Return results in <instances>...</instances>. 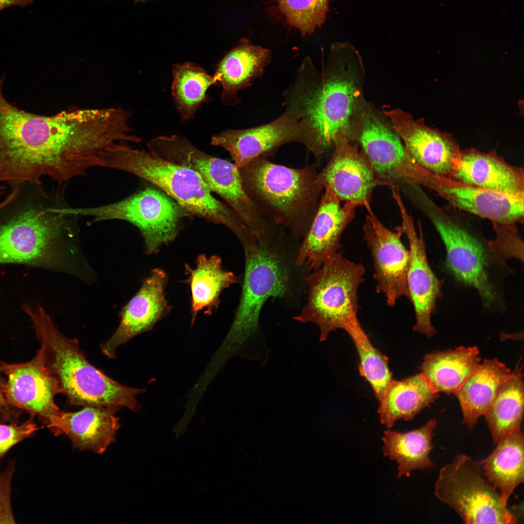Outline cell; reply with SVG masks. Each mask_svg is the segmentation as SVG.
Returning a JSON list of instances; mask_svg holds the SVG:
<instances>
[{
    "mask_svg": "<svg viewBox=\"0 0 524 524\" xmlns=\"http://www.w3.org/2000/svg\"><path fill=\"white\" fill-rule=\"evenodd\" d=\"M362 58L350 44L332 45L321 69L309 57L297 69L283 94L285 111L298 121L316 157L333 148L336 135L351 140L354 122L365 99Z\"/></svg>",
    "mask_w": 524,
    "mask_h": 524,
    "instance_id": "1",
    "label": "cell"
},
{
    "mask_svg": "<svg viewBox=\"0 0 524 524\" xmlns=\"http://www.w3.org/2000/svg\"><path fill=\"white\" fill-rule=\"evenodd\" d=\"M40 348L45 369L54 379L59 393L70 405L101 407L119 410L139 409L136 396L145 389L128 387L110 378L91 364L80 349L78 341L63 335L42 307L25 306Z\"/></svg>",
    "mask_w": 524,
    "mask_h": 524,
    "instance_id": "2",
    "label": "cell"
},
{
    "mask_svg": "<svg viewBox=\"0 0 524 524\" xmlns=\"http://www.w3.org/2000/svg\"><path fill=\"white\" fill-rule=\"evenodd\" d=\"M412 201L430 219L444 244L447 272L458 283L477 291L485 311H506L505 280L512 270L497 254L491 241L451 217L423 191L414 195Z\"/></svg>",
    "mask_w": 524,
    "mask_h": 524,
    "instance_id": "3",
    "label": "cell"
},
{
    "mask_svg": "<svg viewBox=\"0 0 524 524\" xmlns=\"http://www.w3.org/2000/svg\"><path fill=\"white\" fill-rule=\"evenodd\" d=\"M127 143L115 145L100 157L103 167L137 176L158 187L191 214L224 225L240 242L251 232L226 203L216 199L200 176L194 170L135 149Z\"/></svg>",
    "mask_w": 524,
    "mask_h": 524,
    "instance_id": "4",
    "label": "cell"
},
{
    "mask_svg": "<svg viewBox=\"0 0 524 524\" xmlns=\"http://www.w3.org/2000/svg\"><path fill=\"white\" fill-rule=\"evenodd\" d=\"M239 170L244 189L256 207L296 238L303 239L324 190L318 181L316 166L290 168L258 158Z\"/></svg>",
    "mask_w": 524,
    "mask_h": 524,
    "instance_id": "5",
    "label": "cell"
},
{
    "mask_svg": "<svg viewBox=\"0 0 524 524\" xmlns=\"http://www.w3.org/2000/svg\"><path fill=\"white\" fill-rule=\"evenodd\" d=\"M62 215L31 209L0 226V265L22 263L53 268L82 277L80 248Z\"/></svg>",
    "mask_w": 524,
    "mask_h": 524,
    "instance_id": "6",
    "label": "cell"
},
{
    "mask_svg": "<svg viewBox=\"0 0 524 524\" xmlns=\"http://www.w3.org/2000/svg\"><path fill=\"white\" fill-rule=\"evenodd\" d=\"M281 240L258 243L245 252V272L242 292L234 319L226 339L232 351L248 348L250 356L257 354L252 342L257 335L259 316L270 297H283L290 282V269L280 244Z\"/></svg>",
    "mask_w": 524,
    "mask_h": 524,
    "instance_id": "7",
    "label": "cell"
},
{
    "mask_svg": "<svg viewBox=\"0 0 524 524\" xmlns=\"http://www.w3.org/2000/svg\"><path fill=\"white\" fill-rule=\"evenodd\" d=\"M365 269L361 262L348 259L339 251L318 270L307 276L309 296L301 313L293 318L302 323L311 322L320 330V341L344 329L357 318L358 289L364 281Z\"/></svg>",
    "mask_w": 524,
    "mask_h": 524,
    "instance_id": "8",
    "label": "cell"
},
{
    "mask_svg": "<svg viewBox=\"0 0 524 524\" xmlns=\"http://www.w3.org/2000/svg\"><path fill=\"white\" fill-rule=\"evenodd\" d=\"M434 493L466 524H516L499 492L484 476L481 462L457 455L440 470Z\"/></svg>",
    "mask_w": 524,
    "mask_h": 524,
    "instance_id": "9",
    "label": "cell"
},
{
    "mask_svg": "<svg viewBox=\"0 0 524 524\" xmlns=\"http://www.w3.org/2000/svg\"><path fill=\"white\" fill-rule=\"evenodd\" d=\"M64 216L93 217V222L110 219L130 222L140 230L146 252L158 253L164 245L178 236L180 221L189 213L170 196L153 188H147L120 201L99 207L59 208Z\"/></svg>",
    "mask_w": 524,
    "mask_h": 524,
    "instance_id": "10",
    "label": "cell"
},
{
    "mask_svg": "<svg viewBox=\"0 0 524 524\" xmlns=\"http://www.w3.org/2000/svg\"><path fill=\"white\" fill-rule=\"evenodd\" d=\"M351 140L359 145L384 186H421L427 170L409 153L389 118L366 99L355 119Z\"/></svg>",
    "mask_w": 524,
    "mask_h": 524,
    "instance_id": "11",
    "label": "cell"
},
{
    "mask_svg": "<svg viewBox=\"0 0 524 524\" xmlns=\"http://www.w3.org/2000/svg\"><path fill=\"white\" fill-rule=\"evenodd\" d=\"M149 151L164 160L196 172L212 192L220 196L242 219L251 216L255 206L243 185L238 167L199 150L184 137L160 136L147 143Z\"/></svg>",
    "mask_w": 524,
    "mask_h": 524,
    "instance_id": "12",
    "label": "cell"
},
{
    "mask_svg": "<svg viewBox=\"0 0 524 524\" xmlns=\"http://www.w3.org/2000/svg\"><path fill=\"white\" fill-rule=\"evenodd\" d=\"M363 226V239L371 253L374 267L376 292L383 294L389 307L402 297L410 299L407 275L410 253L402 243L399 228L393 231L376 216L371 206Z\"/></svg>",
    "mask_w": 524,
    "mask_h": 524,
    "instance_id": "13",
    "label": "cell"
},
{
    "mask_svg": "<svg viewBox=\"0 0 524 524\" xmlns=\"http://www.w3.org/2000/svg\"><path fill=\"white\" fill-rule=\"evenodd\" d=\"M393 198L401 217L402 225L399 229L406 235L409 246L410 261L407 283L409 300L413 305L415 317L413 331L430 338L436 333L431 318L436 311L437 301L442 296L444 280L436 277L429 265L419 222L417 232L413 218L408 212L401 195L396 193Z\"/></svg>",
    "mask_w": 524,
    "mask_h": 524,
    "instance_id": "14",
    "label": "cell"
},
{
    "mask_svg": "<svg viewBox=\"0 0 524 524\" xmlns=\"http://www.w3.org/2000/svg\"><path fill=\"white\" fill-rule=\"evenodd\" d=\"M382 112L389 118L405 147L423 168L436 175L453 179L460 160L461 149L450 133L426 125L401 109Z\"/></svg>",
    "mask_w": 524,
    "mask_h": 524,
    "instance_id": "15",
    "label": "cell"
},
{
    "mask_svg": "<svg viewBox=\"0 0 524 524\" xmlns=\"http://www.w3.org/2000/svg\"><path fill=\"white\" fill-rule=\"evenodd\" d=\"M333 148L329 161L318 172V182L330 188L341 201L358 207L370 205L375 189L384 184L364 153L342 133L336 135Z\"/></svg>",
    "mask_w": 524,
    "mask_h": 524,
    "instance_id": "16",
    "label": "cell"
},
{
    "mask_svg": "<svg viewBox=\"0 0 524 524\" xmlns=\"http://www.w3.org/2000/svg\"><path fill=\"white\" fill-rule=\"evenodd\" d=\"M0 370L7 378L1 387L9 404L27 411L30 417L37 416L48 428L62 411L54 400L59 393L56 384L39 355L37 353L32 360L23 363L0 361Z\"/></svg>",
    "mask_w": 524,
    "mask_h": 524,
    "instance_id": "17",
    "label": "cell"
},
{
    "mask_svg": "<svg viewBox=\"0 0 524 524\" xmlns=\"http://www.w3.org/2000/svg\"><path fill=\"white\" fill-rule=\"evenodd\" d=\"M291 142L301 143L309 149V139L297 119L285 111L267 124L223 131L212 137L210 144L227 150L239 168L255 159L272 156L280 147Z\"/></svg>",
    "mask_w": 524,
    "mask_h": 524,
    "instance_id": "18",
    "label": "cell"
},
{
    "mask_svg": "<svg viewBox=\"0 0 524 524\" xmlns=\"http://www.w3.org/2000/svg\"><path fill=\"white\" fill-rule=\"evenodd\" d=\"M451 206L492 222L515 225L524 219V197H517L469 185L428 172L423 185Z\"/></svg>",
    "mask_w": 524,
    "mask_h": 524,
    "instance_id": "19",
    "label": "cell"
},
{
    "mask_svg": "<svg viewBox=\"0 0 524 524\" xmlns=\"http://www.w3.org/2000/svg\"><path fill=\"white\" fill-rule=\"evenodd\" d=\"M331 189L324 187L317 212L303 238L295 264H304L315 271L341 247L340 238L355 216L358 206L345 202L343 205Z\"/></svg>",
    "mask_w": 524,
    "mask_h": 524,
    "instance_id": "20",
    "label": "cell"
},
{
    "mask_svg": "<svg viewBox=\"0 0 524 524\" xmlns=\"http://www.w3.org/2000/svg\"><path fill=\"white\" fill-rule=\"evenodd\" d=\"M168 281L163 269H152L138 292L124 307L121 321L109 340L101 345L102 352L109 358L115 357L117 348L121 344L145 331L166 315L171 306L165 297Z\"/></svg>",
    "mask_w": 524,
    "mask_h": 524,
    "instance_id": "21",
    "label": "cell"
},
{
    "mask_svg": "<svg viewBox=\"0 0 524 524\" xmlns=\"http://www.w3.org/2000/svg\"><path fill=\"white\" fill-rule=\"evenodd\" d=\"M453 179L488 190L524 197L523 169L509 164L494 150L461 149L459 163Z\"/></svg>",
    "mask_w": 524,
    "mask_h": 524,
    "instance_id": "22",
    "label": "cell"
},
{
    "mask_svg": "<svg viewBox=\"0 0 524 524\" xmlns=\"http://www.w3.org/2000/svg\"><path fill=\"white\" fill-rule=\"evenodd\" d=\"M117 411L90 406L75 412L62 411L48 428L55 436H67L75 448L102 453L114 442L120 427Z\"/></svg>",
    "mask_w": 524,
    "mask_h": 524,
    "instance_id": "23",
    "label": "cell"
},
{
    "mask_svg": "<svg viewBox=\"0 0 524 524\" xmlns=\"http://www.w3.org/2000/svg\"><path fill=\"white\" fill-rule=\"evenodd\" d=\"M272 58L271 51L243 39L218 64L214 76L222 86L221 101L224 105L240 102L238 92L251 85L264 73Z\"/></svg>",
    "mask_w": 524,
    "mask_h": 524,
    "instance_id": "24",
    "label": "cell"
},
{
    "mask_svg": "<svg viewBox=\"0 0 524 524\" xmlns=\"http://www.w3.org/2000/svg\"><path fill=\"white\" fill-rule=\"evenodd\" d=\"M438 393L421 373L401 380L393 379L379 401L381 423L391 428L398 420L411 421L435 401Z\"/></svg>",
    "mask_w": 524,
    "mask_h": 524,
    "instance_id": "25",
    "label": "cell"
},
{
    "mask_svg": "<svg viewBox=\"0 0 524 524\" xmlns=\"http://www.w3.org/2000/svg\"><path fill=\"white\" fill-rule=\"evenodd\" d=\"M476 346H459L426 354L421 373L438 393L455 394L460 387L480 367Z\"/></svg>",
    "mask_w": 524,
    "mask_h": 524,
    "instance_id": "26",
    "label": "cell"
},
{
    "mask_svg": "<svg viewBox=\"0 0 524 524\" xmlns=\"http://www.w3.org/2000/svg\"><path fill=\"white\" fill-rule=\"evenodd\" d=\"M511 374L497 359L485 360L457 391L462 413V423L473 427L483 416Z\"/></svg>",
    "mask_w": 524,
    "mask_h": 524,
    "instance_id": "27",
    "label": "cell"
},
{
    "mask_svg": "<svg viewBox=\"0 0 524 524\" xmlns=\"http://www.w3.org/2000/svg\"><path fill=\"white\" fill-rule=\"evenodd\" d=\"M196 264L194 269L185 265L187 276L185 282L189 285L191 293L192 323L200 311L204 310L205 313L210 315L216 311L222 292L238 281L233 272L223 269L218 256L199 254Z\"/></svg>",
    "mask_w": 524,
    "mask_h": 524,
    "instance_id": "28",
    "label": "cell"
},
{
    "mask_svg": "<svg viewBox=\"0 0 524 524\" xmlns=\"http://www.w3.org/2000/svg\"><path fill=\"white\" fill-rule=\"evenodd\" d=\"M524 442L521 427L516 429L498 441L493 451L480 461L484 476L507 505L524 482Z\"/></svg>",
    "mask_w": 524,
    "mask_h": 524,
    "instance_id": "29",
    "label": "cell"
},
{
    "mask_svg": "<svg viewBox=\"0 0 524 524\" xmlns=\"http://www.w3.org/2000/svg\"><path fill=\"white\" fill-rule=\"evenodd\" d=\"M437 420L433 419L420 428L406 432L387 430L382 439L384 456L398 463V475L409 476L414 470H424L433 465L429 455Z\"/></svg>",
    "mask_w": 524,
    "mask_h": 524,
    "instance_id": "30",
    "label": "cell"
},
{
    "mask_svg": "<svg viewBox=\"0 0 524 524\" xmlns=\"http://www.w3.org/2000/svg\"><path fill=\"white\" fill-rule=\"evenodd\" d=\"M522 369L519 362L483 415L493 444L521 427L524 414Z\"/></svg>",
    "mask_w": 524,
    "mask_h": 524,
    "instance_id": "31",
    "label": "cell"
},
{
    "mask_svg": "<svg viewBox=\"0 0 524 524\" xmlns=\"http://www.w3.org/2000/svg\"><path fill=\"white\" fill-rule=\"evenodd\" d=\"M173 77L171 94L182 121L193 117L201 105L207 101V92L217 84L214 75H211L201 66L192 62L177 64L172 68Z\"/></svg>",
    "mask_w": 524,
    "mask_h": 524,
    "instance_id": "32",
    "label": "cell"
},
{
    "mask_svg": "<svg viewBox=\"0 0 524 524\" xmlns=\"http://www.w3.org/2000/svg\"><path fill=\"white\" fill-rule=\"evenodd\" d=\"M356 348L359 359L360 375L369 383L379 401L393 379L389 367L388 358L373 345L358 317L344 328Z\"/></svg>",
    "mask_w": 524,
    "mask_h": 524,
    "instance_id": "33",
    "label": "cell"
},
{
    "mask_svg": "<svg viewBox=\"0 0 524 524\" xmlns=\"http://www.w3.org/2000/svg\"><path fill=\"white\" fill-rule=\"evenodd\" d=\"M287 23L304 36L314 32L324 23L329 0H276Z\"/></svg>",
    "mask_w": 524,
    "mask_h": 524,
    "instance_id": "34",
    "label": "cell"
},
{
    "mask_svg": "<svg viewBox=\"0 0 524 524\" xmlns=\"http://www.w3.org/2000/svg\"><path fill=\"white\" fill-rule=\"evenodd\" d=\"M495 238L491 241L495 252L507 261L511 257L523 261V241L519 236L517 226L492 222Z\"/></svg>",
    "mask_w": 524,
    "mask_h": 524,
    "instance_id": "35",
    "label": "cell"
},
{
    "mask_svg": "<svg viewBox=\"0 0 524 524\" xmlns=\"http://www.w3.org/2000/svg\"><path fill=\"white\" fill-rule=\"evenodd\" d=\"M33 419L30 417L21 424L0 423V462L13 446L30 437L39 429Z\"/></svg>",
    "mask_w": 524,
    "mask_h": 524,
    "instance_id": "36",
    "label": "cell"
},
{
    "mask_svg": "<svg viewBox=\"0 0 524 524\" xmlns=\"http://www.w3.org/2000/svg\"><path fill=\"white\" fill-rule=\"evenodd\" d=\"M15 469L13 460L3 471H0V524L16 523L11 505L12 479Z\"/></svg>",
    "mask_w": 524,
    "mask_h": 524,
    "instance_id": "37",
    "label": "cell"
},
{
    "mask_svg": "<svg viewBox=\"0 0 524 524\" xmlns=\"http://www.w3.org/2000/svg\"><path fill=\"white\" fill-rule=\"evenodd\" d=\"M0 380V423H18L19 413L9 404L3 394Z\"/></svg>",
    "mask_w": 524,
    "mask_h": 524,
    "instance_id": "38",
    "label": "cell"
},
{
    "mask_svg": "<svg viewBox=\"0 0 524 524\" xmlns=\"http://www.w3.org/2000/svg\"><path fill=\"white\" fill-rule=\"evenodd\" d=\"M33 3V0H0V11L11 6L24 7Z\"/></svg>",
    "mask_w": 524,
    "mask_h": 524,
    "instance_id": "39",
    "label": "cell"
},
{
    "mask_svg": "<svg viewBox=\"0 0 524 524\" xmlns=\"http://www.w3.org/2000/svg\"><path fill=\"white\" fill-rule=\"evenodd\" d=\"M145 0H135V1H136V2L144 1H145Z\"/></svg>",
    "mask_w": 524,
    "mask_h": 524,
    "instance_id": "40",
    "label": "cell"
}]
</instances>
